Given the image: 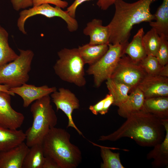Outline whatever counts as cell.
I'll return each mask as SVG.
<instances>
[{
	"mask_svg": "<svg viewBox=\"0 0 168 168\" xmlns=\"http://www.w3.org/2000/svg\"><path fill=\"white\" fill-rule=\"evenodd\" d=\"M127 120L116 131L100 137L99 140L114 141L123 137L134 140L144 147L154 146L161 143L165 135L161 119L143 108L130 114Z\"/></svg>",
	"mask_w": 168,
	"mask_h": 168,
	"instance_id": "cell-1",
	"label": "cell"
},
{
	"mask_svg": "<svg viewBox=\"0 0 168 168\" xmlns=\"http://www.w3.org/2000/svg\"><path fill=\"white\" fill-rule=\"evenodd\" d=\"M156 0H138L128 3L123 0H116L114 3V15L108 25L109 44L128 42L131 30L135 25L154 20L155 16L151 12L150 6Z\"/></svg>",
	"mask_w": 168,
	"mask_h": 168,
	"instance_id": "cell-2",
	"label": "cell"
},
{
	"mask_svg": "<svg viewBox=\"0 0 168 168\" xmlns=\"http://www.w3.org/2000/svg\"><path fill=\"white\" fill-rule=\"evenodd\" d=\"M70 139L66 130L55 127L50 129L42 142L44 156L53 159L59 168H76L82 162V152Z\"/></svg>",
	"mask_w": 168,
	"mask_h": 168,
	"instance_id": "cell-3",
	"label": "cell"
},
{
	"mask_svg": "<svg viewBox=\"0 0 168 168\" xmlns=\"http://www.w3.org/2000/svg\"><path fill=\"white\" fill-rule=\"evenodd\" d=\"M49 95L35 101L30 110L33 118L31 126L25 133L26 143L29 147L37 143H42L45 136L57 123V118L51 104Z\"/></svg>",
	"mask_w": 168,
	"mask_h": 168,
	"instance_id": "cell-4",
	"label": "cell"
},
{
	"mask_svg": "<svg viewBox=\"0 0 168 168\" xmlns=\"http://www.w3.org/2000/svg\"><path fill=\"white\" fill-rule=\"evenodd\" d=\"M59 59L53 66L56 74L62 80L79 87L86 84L85 64L77 48H64L58 52Z\"/></svg>",
	"mask_w": 168,
	"mask_h": 168,
	"instance_id": "cell-5",
	"label": "cell"
},
{
	"mask_svg": "<svg viewBox=\"0 0 168 168\" xmlns=\"http://www.w3.org/2000/svg\"><path fill=\"white\" fill-rule=\"evenodd\" d=\"M18 50L20 54L17 58L0 66V84L9 88L20 86L29 79L34 52L30 49Z\"/></svg>",
	"mask_w": 168,
	"mask_h": 168,
	"instance_id": "cell-6",
	"label": "cell"
},
{
	"mask_svg": "<svg viewBox=\"0 0 168 168\" xmlns=\"http://www.w3.org/2000/svg\"><path fill=\"white\" fill-rule=\"evenodd\" d=\"M128 43L109 44L108 49L104 55L89 66L86 72L88 74L93 75L96 87H99L104 81L110 78L120 58L125 54V49Z\"/></svg>",
	"mask_w": 168,
	"mask_h": 168,
	"instance_id": "cell-7",
	"label": "cell"
},
{
	"mask_svg": "<svg viewBox=\"0 0 168 168\" xmlns=\"http://www.w3.org/2000/svg\"><path fill=\"white\" fill-rule=\"evenodd\" d=\"M37 15H41L48 18L59 17L64 20L67 25L68 30L71 32L75 31L78 29V22L75 19L71 16L66 11L62 8L55 6L53 7L49 4H44L33 7L28 9H25L19 13V17L17 21L19 30L24 34H26L24 25L26 21L29 18Z\"/></svg>",
	"mask_w": 168,
	"mask_h": 168,
	"instance_id": "cell-8",
	"label": "cell"
},
{
	"mask_svg": "<svg viewBox=\"0 0 168 168\" xmlns=\"http://www.w3.org/2000/svg\"><path fill=\"white\" fill-rule=\"evenodd\" d=\"M146 74L139 63L134 62L124 54L119 60L110 78L129 86L132 91Z\"/></svg>",
	"mask_w": 168,
	"mask_h": 168,
	"instance_id": "cell-9",
	"label": "cell"
},
{
	"mask_svg": "<svg viewBox=\"0 0 168 168\" xmlns=\"http://www.w3.org/2000/svg\"><path fill=\"white\" fill-rule=\"evenodd\" d=\"M51 98L56 106L57 110H60L66 115L68 119L67 128L75 129L80 135L82 132L76 125L72 117L73 110L80 107L79 100L75 95L69 90L60 88L50 94Z\"/></svg>",
	"mask_w": 168,
	"mask_h": 168,
	"instance_id": "cell-10",
	"label": "cell"
},
{
	"mask_svg": "<svg viewBox=\"0 0 168 168\" xmlns=\"http://www.w3.org/2000/svg\"><path fill=\"white\" fill-rule=\"evenodd\" d=\"M11 96L0 91V126L12 129H18L23 124V114L15 110L11 105Z\"/></svg>",
	"mask_w": 168,
	"mask_h": 168,
	"instance_id": "cell-11",
	"label": "cell"
},
{
	"mask_svg": "<svg viewBox=\"0 0 168 168\" xmlns=\"http://www.w3.org/2000/svg\"><path fill=\"white\" fill-rule=\"evenodd\" d=\"M145 98L168 96V77L146 74L138 86Z\"/></svg>",
	"mask_w": 168,
	"mask_h": 168,
	"instance_id": "cell-12",
	"label": "cell"
},
{
	"mask_svg": "<svg viewBox=\"0 0 168 168\" xmlns=\"http://www.w3.org/2000/svg\"><path fill=\"white\" fill-rule=\"evenodd\" d=\"M56 90L55 86L49 87L46 85L37 86L26 83L20 86L9 89L10 91L22 98L23 106L25 108L27 107L33 102L49 95Z\"/></svg>",
	"mask_w": 168,
	"mask_h": 168,
	"instance_id": "cell-13",
	"label": "cell"
},
{
	"mask_svg": "<svg viewBox=\"0 0 168 168\" xmlns=\"http://www.w3.org/2000/svg\"><path fill=\"white\" fill-rule=\"evenodd\" d=\"M29 147L22 142L8 150L0 152V168H22Z\"/></svg>",
	"mask_w": 168,
	"mask_h": 168,
	"instance_id": "cell-14",
	"label": "cell"
},
{
	"mask_svg": "<svg viewBox=\"0 0 168 168\" xmlns=\"http://www.w3.org/2000/svg\"><path fill=\"white\" fill-rule=\"evenodd\" d=\"M84 34L90 37L89 44L93 45L108 44L110 31L108 25H103L102 21L94 19L88 22L83 30Z\"/></svg>",
	"mask_w": 168,
	"mask_h": 168,
	"instance_id": "cell-15",
	"label": "cell"
},
{
	"mask_svg": "<svg viewBox=\"0 0 168 168\" xmlns=\"http://www.w3.org/2000/svg\"><path fill=\"white\" fill-rule=\"evenodd\" d=\"M166 131L165 137L161 143L154 146L153 150L147 155L148 158H153L152 165L155 166H167L168 163V119L162 120Z\"/></svg>",
	"mask_w": 168,
	"mask_h": 168,
	"instance_id": "cell-16",
	"label": "cell"
},
{
	"mask_svg": "<svg viewBox=\"0 0 168 168\" xmlns=\"http://www.w3.org/2000/svg\"><path fill=\"white\" fill-rule=\"evenodd\" d=\"M143 93L138 87L131 91L127 100L118 106V113L126 118L131 113L143 109L145 100Z\"/></svg>",
	"mask_w": 168,
	"mask_h": 168,
	"instance_id": "cell-17",
	"label": "cell"
},
{
	"mask_svg": "<svg viewBox=\"0 0 168 168\" xmlns=\"http://www.w3.org/2000/svg\"><path fill=\"white\" fill-rule=\"evenodd\" d=\"M25 133L21 130L12 129L0 126V152L13 147L26 140Z\"/></svg>",
	"mask_w": 168,
	"mask_h": 168,
	"instance_id": "cell-18",
	"label": "cell"
},
{
	"mask_svg": "<svg viewBox=\"0 0 168 168\" xmlns=\"http://www.w3.org/2000/svg\"><path fill=\"white\" fill-rule=\"evenodd\" d=\"M144 34L143 28H141L134 36L131 41L128 43L125 49L124 54H127L135 63H139L147 55L142 42Z\"/></svg>",
	"mask_w": 168,
	"mask_h": 168,
	"instance_id": "cell-19",
	"label": "cell"
},
{
	"mask_svg": "<svg viewBox=\"0 0 168 168\" xmlns=\"http://www.w3.org/2000/svg\"><path fill=\"white\" fill-rule=\"evenodd\" d=\"M107 44L93 45L89 43L79 46V53L85 64L92 65L98 61L108 49Z\"/></svg>",
	"mask_w": 168,
	"mask_h": 168,
	"instance_id": "cell-20",
	"label": "cell"
},
{
	"mask_svg": "<svg viewBox=\"0 0 168 168\" xmlns=\"http://www.w3.org/2000/svg\"><path fill=\"white\" fill-rule=\"evenodd\" d=\"M143 109L161 119H168V96L145 98Z\"/></svg>",
	"mask_w": 168,
	"mask_h": 168,
	"instance_id": "cell-21",
	"label": "cell"
},
{
	"mask_svg": "<svg viewBox=\"0 0 168 168\" xmlns=\"http://www.w3.org/2000/svg\"><path fill=\"white\" fill-rule=\"evenodd\" d=\"M154 15L155 21L149 22L150 26L160 35L163 34L168 37V0H163Z\"/></svg>",
	"mask_w": 168,
	"mask_h": 168,
	"instance_id": "cell-22",
	"label": "cell"
},
{
	"mask_svg": "<svg viewBox=\"0 0 168 168\" xmlns=\"http://www.w3.org/2000/svg\"><path fill=\"white\" fill-rule=\"evenodd\" d=\"M106 82V86L114 98L113 105L118 106L127 99L128 92L131 88L124 83L116 81L110 78Z\"/></svg>",
	"mask_w": 168,
	"mask_h": 168,
	"instance_id": "cell-23",
	"label": "cell"
},
{
	"mask_svg": "<svg viewBox=\"0 0 168 168\" xmlns=\"http://www.w3.org/2000/svg\"><path fill=\"white\" fill-rule=\"evenodd\" d=\"M44 159L42 143L34 145L29 147L22 168H42Z\"/></svg>",
	"mask_w": 168,
	"mask_h": 168,
	"instance_id": "cell-24",
	"label": "cell"
},
{
	"mask_svg": "<svg viewBox=\"0 0 168 168\" xmlns=\"http://www.w3.org/2000/svg\"><path fill=\"white\" fill-rule=\"evenodd\" d=\"M8 36V32L0 25V66L14 60L19 56L9 46Z\"/></svg>",
	"mask_w": 168,
	"mask_h": 168,
	"instance_id": "cell-25",
	"label": "cell"
},
{
	"mask_svg": "<svg viewBox=\"0 0 168 168\" xmlns=\"http://www.w3.org/2000/svg\"><path fill=\"white\" fill-rule=\"evenodd\" d=\"M160 42V36L154 28H152L144 34L142 38V42L147 55L155 56Z\"/></svg>",
	"mask_w": 168,
	"mask_h": 168,
	"instance_id": "cell-26",
	"label": "cell"
},
{
	"mask_svg": "<svg viewBox=\"0 0 168 168\" xmlns=\"http://www.w3.org/2000/svg\"><path fill=\"white\" fill-rule=\"evenodd\" d=\"M100 148V155L103 162L101 168H124L121 163L119 153L112 152L109 147L98 145Z\"/></svg>",
	"mask_w": 168,
	"mask_h": 168,
	"instance_id": "cell-27",
	"label": "cell"
},
{
	"mask_svg": "<svg viewBox=\"0 0 168 168\" xmlns=\"http://www.w3.org/2000/svg\"><path fill=\"white\" fill-rule=\"evenodd\" d=\"M139 63L147 74L159 75L162 66L156 56L147 55Z\"/></svg>",
	"mask_w": 168,
	"mask_h": 168,
	"instance_id": "cell-28",
	"label": "cell"
},
{
	"mask_svg": "<svg viewBox=\"0 0 168 168\" xmlns=\"http://www.w3.org/2000/svg\"><path fill=\"white\" fill-rule=\"evenodd\" d=\"M160 45L155 56L162 66L168 63V37L164 34L160 35Z\"/></svg>",
	"mask_w": 168,
	"mask_h": 168,
	"instance_id": "cell-29",
	"label": "cell"
},
{
	"mask_svg": "<svg viewBox=\"0 0 168 168\" xmlns=\"http://www.w3.org/2000/svg\"><path fill=\"white\" fill-rule=\"evenodd\" d=\"M33 7L41 5L48 3L51 4L59 7L62 8L67 7L68 3L65 1L62 0H32Z\"/></svg>",
	"mask_w": 168,
	"mask_h": 168,
	"instance_id": "cell-30",
	"label": "cell"
},
{
	"mask_svg": "<svg viewBox=\"0 0 168 168\" xmlns=\"http://www.w3.org/2000/svg\"><path fill=\"white\" fill-rule=\"evenodd\" d=\"M14 9L18 11L33 6L32 0H11Z\"/></svg>",
	"mask_w": 168,
	"mask_h": 168,
	"instance_id": "cell-31",
	"label": "cell"
},
{
	"mask_svg": "<svg viewBox=\"0 0 168 168\" xmlns=\"http://www.w3.org/2000/svg\"><path fill=\"white\" fill-rule=\"evenodd\" d=\"M92 0H75L73 3L68 7L66 11L72 17L75 18L76 12L77 7L84 2Z\"/></svg>",
	"mask_w": 168,
	"mask_h": 168,
	"instance_id": "cell-32",
	"label": "cell"
},
{
	"mask_svg": "<svg viewBox=\"0 0 168 168\" xmlns=\"http://www.w3.org/2000/svg\"><path fill=\"white\" fill-rule=\"evenodd\" d=\"M104 100L103 109L100 113L101 115H105L108 112L110 107L113 104L114 101L113 96L109 93L106 96Z\"/></svg>",
	"mask_w": 168,
	"mask_h": 168,
	"instance_id": "cell-33",
	"label": "cell"
},
{
	"mask_svg": "<svg viewBox=\"0 0 168 168\" xmlns=\"http://www.w3.org/2000/svg\"><path fill=\"white\" fill-rule=\"evenodd\" d=\"M104 100V98L95 105L90 106L89 110L94 114L97 115L100 113L103 109Z\"/></svg>",
	"mask_w": 168,
	"mask_h": 168,
	"instance_id": "cell-34",
	"label": "cell"
},
{
	"mask_svg": "<svg viewBox=\"0 0 168 168\" xmlns=\"http://www.w3.org/2000/svg\"><path fill=\"white\" fill-rule=\"evenodd\" d=\"M116 0H98L96 4L101 10H107Z\"/></svg>",
	"mask_w": 168,
	"mask_h": 168,
	"instance_id": "cell-35",
	"label": "cell"
},
{
	"mask_svg": "<svg viewBox=\"0 0 168 168\" xmlns=\"http://www.w3.org/2000/svg\"><path fill=\"white\" fill-rule=\"evenodd\" d=\"M42 168H59L57 163L52 158L45 156Z\"/></svg>",
	"mask_w": 168,
	"mask_h": 168,
	"instance_id": "cell-36",
	"label": "cell"
},
{
	"mask_svg": "<svg viewBox=\"0 0 168 168\" xmlns=\"http://www.w3.org/2000/svg\"><path fill=\"white\" fill-rule=\"evenodd\" d=\"M159 75L168 77V63L162 66Z\"/></svg>",
	"mask_w": 168,
	"mask_h": 168,
	"instance_id": "cell-37",
	"label": "cell"
},
{
	"mask_svg": "<svg viewBox=\"0 0 168 168\" xmlns=\"http://www.w3.org/2000/svg\"><path fill=\"white\" fill-rule=\"evenodd\" d=\"M9 88L7 85L0 84V91L7 92L11 96H14L15 94L9 91Z\"/></svg>",
	"mask_w": 168,
	"mask_h": 168,
	"instance_id": "cell-38",
	"label": "cell"
}]
</instances>
